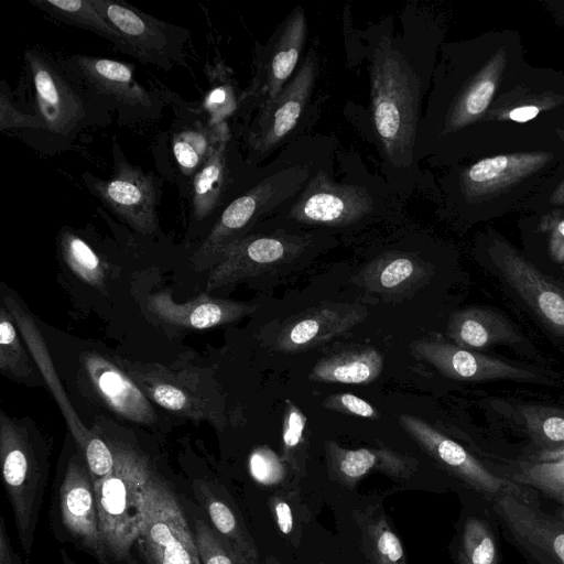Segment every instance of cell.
Segmentation results:
<instances>
[{"mask_svg": "<svg viewBox=\"0 0 564 564\" xmlns=\"http://www.w3.org/2000/svg\"><path fill=\"white\" fill-rule=\"evenodd\" d=\"M194 494L206 510L215 531L248 563L260 564L256 544L237 511L214 494L208 482L195 480Z\"/></svg>", "mask_w": 564, "mask_h": 564, "instance_id": "obj_31", "label": "cell"}, {"mask_svg": "<svg viewBox=\"0 0 564 564\" xmlns=\"http://www.w3.org/2000/svg\"><path fill=\"white\" fill-rule=\"evenodd\" d=\"M50 449L26 420L0 412V458L3 486L20 544L32 552L48 477Z\"/></svg>", "mask_w": 564, "mask_h": 564, "instance_id": "obj_2", "label": "cell"}, {"mask_svg": "<svg viewBox=\"0 0 564 564\" xmlns=\"http://www.w3.org/2000/svg\"><path fill=\"white\" fill-rule=\"evenodd\" d=\"M498 502L516 536L530 545L543 547L546 554L555 558V563L564 564L563 529L555 522L538 516L513 496L502 495Z\"/></svg>", "mask_w": 564, "mask_h": 564, "instance_id": "obj_28", "label": "cell"}, {"mask_svg": "<svg viewBox=\"0 0 564 564\" xmlns=\"http://www.w3.org/2000/svg\"><path fill=\"white\" fill-rule=\"evenodd\" d=\"M113 360L161 408L191 420L207 421L219 430L225 427L221 392L202 373L121 357Z\"/></svg>", "mask_w": 564, "mask_h": 564, "instance_id": "obj_6", "label": "cell"}, {"mask_svg": "<svg viewBox=\"0 0 564 564\" xmlns=\"http://www.w3.org/2000/svg\"><path fill=\"white\" fill-rule=\"evenodd\" d=\"M307 176L305 167H288L231 199L192 254L193 268L210 269L227 248L247 236L261 216L293 196Z\"/></svg>", "mask_w": 564, "mask_h": 564, "instance_id": "obj_5", "label": "cell"}, {"mask_svg": "<svg viewBox=\"0 0 564 564\" xmlns=\"http://www.w3.org/2000/svg\"><path fill=\"white\" fill-rule=\"evenodd\" d=\"M383 369L382 355L372 347H358L318 360L310 372L317 382L368 384Z\"/></svg>", "mask_w": 564, "mask_h": 564, "instance_id": "obj_27", "label": "cell"}, {"mask_svg": "<svg viewBox=\"0 0 564 564\" xmlns=\"http://www.w3.org/2000/svg\"><path fill=\"white\" fill-rule=\"evenodd\" d=\"M541 228L549 236V253L556 263H564V218L547 217Z\"/></svg>", "mask_w": 564, "mask_h": 564, "instance_id": "obj_46", "label": "cell"}, {"mask_svg": "<svg viewBox=\"0 0 564 564\" xmlns=\"http://www.w3.org/2000/svg\"><path fill=\"white\" fill-rule=\"evenodd\" d=\"M0 564H30L26 556L13 550L4 518L0 517Z\"/></svg>", "mask_w": 564, "mask_h": 564, "instance_id": "obj_48", "label": "cell"}, {"mask_svg": "<svg viewBox=\"0 0 564 564\" xmlns=\"http://www.w3.org/2000/svg\"><path fill=\"white\" fill-rule=\"evenodd\" d=\"M269 506L276 527L284 535H289L293 530V514L290 505L282 497L273 496L269 500Z\"/></svg>", "mask_w": 564, "mask_h": 564, "instance_id": "obj_47", "label": "cell"}, {"mask_svg": "<svg viewBox=\"0 0 564 564\" xmlns=\"http://www.w3.org/2000/svg\"><path fill=\"white\" fill-rule=\"evenodd\" d=\"M399 422L435 462L473 489L488 495L503 494L516 497L518 489L514 486L492 474L462 445L427 422L409 414H401Z\"/></svg>", "mask_w": 564, "mask_h": 564, "instance_id": "obj_19", "label": "cell"}, {"mask_svg": "<svg viewBox=\"0 0 564 564\" xmlns=\"http://www.w3.org/2000/svg\"><path fill=\"white\" fill-rule=\"evenodd\" d=\"M489 254L500 276L521 301L564 338V289L506 242L494 241Z\"/></svg>", "mask_w": 564, "mask_h": 564, "instance_id": "obj_14", "label": "cell"}, {"mask_svg": "<svg viewBox=\"0 0 564 564\" xmlns=\"http://www.w3.org/2000/svg\"><path fill=\"white\" fill-rule=\"evenodd\" d=\"M15 321L1 303L0 307V370L20 383L36 387L43 383L40 370L31 361V354L22 344V337Z\"/></svg>", "mask_w": 564, "mask_h": 564, "instance_id": "obj_33", "label": "cell"}, {"mask_svg": "<svg viewBox=\"0 0 564 564\" xmlns=\"http://www.w3.org/2000/svg\"><path fill=\"white\" fill-rule=\"evenodd\" d=\"M365 554L371 564H405L403 545L383 516L360 524Z\"/></svg>", "mask_w": 564, "mask_h": 564, "instance_id": "obj_36", "label": "cell"}, {"mask_svg": "<svg viewBox=\"0 0 564 564\" xmlns=\"http://www.w3.org/2000/svg\"><path fill=\"white\" fill-rule=\"evenodd\" d=\"M135 544L147 564H202L180 501L155 471L144 494L143 520Z\"/></svg>", "mask_w": 564, "mask_h": 564, "instance_id": "obj_7", "label": "cell"}, {"mask_svg": "<svg viewBox=\"0 0 564 564\" xmlns=\"http://www.w3.org/2000/svg\"><path fill=\"white\" fill-rule=\"evenodd\" d=\"M220 124L210 126L203 120L186 123L172 133L171 153L177 174L189 187L192 180L214 152L220 133Z\"/></svg>", "mask_w": 564, "mask_h": 564, "instance_id": "obj_30", "label": "cell"}, {"mask_svg": "<svg viewBox=\"0 0 564 564\" xmlns=\"http://www.w3.org/2000/svg\"><path fill=\"white\" fill-rule=\"evenodd\" d=\"M560 193H562V194H558V199L563 200L564 199V188H560Z\"/></svg>", "mask_w": 564, "mask_h": 564, "instance_id": "obj_54", "label": "cell"}, {"mask_svg": "<svg viewBox=\"0 0 564 564\" xmlns=\"http://www.w3.org/2000/svg\"><path fill=\"white\" fill-rule=\"evenodd\" d=\"M57 246L63 261L76 276L94 288L105 286L106 263L76 230L62 228Z\"/></svg>", "mask_w": 564, "mask_h": 564, "instance_id": "obj_34", "label": "cell"}, {"mask_svg": "<svg viewBox=\"0 0 564 564\" xmlns=\"http://www.w3.org/2000/svg\"><path fill=\"white\" fill-rule=\"evenodd\" d=\"M306 416L291 400L285 401L282 425L281 458L290 468L302 474L305 465Z\"/></svg>", "mask_w": 564, "mask_h": 564, "instance_id": "obj_38", "label": "cell"}, {"mask_svg": "<svg viewBox=\"0 0 564 564\" xmlns=\"http://www.w3.org/2000/svg\"><path fill=\"white\" fill-rule=\"evenodd\" d=\"M316 75L317 57L312 48L282 90L259 108L247 132L249 162L262 160L292 132L308 101Z\"/></svg>", "mask_w": 564, "mask_h": 564, "instance_id": "obj_11", "label": "cell"}, {"mask_svg": "<svg viewBox=\"0 0 564 564\" xmlns=\"http://www.w3.org/2000/svg\"><path fill=\"white\" fill-rule=\"evenodd\" d=\"M458 561H459V564H468V562L466 561V558L464 557V555L460 552H459Z\"/></svg>", "mask_w": 564, "mask_h": 564, "instance_id": "obj_52", "label": "cell"}, {"mask_svg": "<svg viewBox=\"0 0 564 564\" xmlns=\"http://www.w3.org/2000/svg\"><path fill=\"white\" fill-rule=\"evenodd\" d=\"M284 464L283 459L267 446L254 449L249 459L252 477L265 486H275L284 480L286 475Z\"/></svg>", "mask_w": 564, "mask_h": 564, "instance_id": "obj_43", "label": "cell"}, {"mask_svg": "<svg viewBox=\"0 0 564 564\" xmlns=\"http://www.w3.org/2000/svg\"><path fill=\"white\" fill-rule=\"evenodd\" d=\"M514 421L540 445L564 449V410L520 404Z\"/></svg>", "mask_w": 564, "mask_h": 564, "instance_id": "obj_35", "label": "cell"}, {"mask_svg": "<svg viewBox=\"0 0 564 564\" xmlns=\"http://www.w3.org/2000/svg\"><path fill=\"white\" fill-rule=\"evenodd\" d=\"M113 454V470L94 480L104 544L109 557H130L140 533L144 494L154 474L148 457L137 447L105 436Z\"/></svg>", "mask_w": 564, "mask_h": 564, "instance_id": "obj_3", "label": "cell"}, {"mask_svg": "<svg viewBox=\"0 0 564 564\" xmlns=\"http://www.w3.org/2000/svg\"><path fill=\"white\" fill-rule=\"evenodd\" d=\"M323 406L345 414H351L361 417L377 419L378 412L366 400L351 393L330 394L323 401Z\"/></svg>", "mask_w": 564, "mask_h": 564, "instance_id": "obj_45", "label": "cell"}, {"mask_svg": "<svg viewBox=\"0 0 564 564\" xmlns=\"http://www.w3.org/2000/svg\"><path fill=\"white\" fill-rule=\"evenodd\" d=\"M496 90L494 70L481 74L466 88L447 112L445 127L459 129L485 112Z\"/></svg>", "mask_w": 564, "mask_h": 564, "instance_id": "obj_37", "label": "cell"}, {"mask_svg": "<svg viewBox=\"0 0 564 564\" xmlns=\"http://www.w3.org/2000/svg\"><path fill=\"white\" fill-rule=\"evenodd\" d=\"M546 160L542 153L508 154L487 158L465 172L463 183L468 194H484L538 169Z\"/></svg>", "mask_w": 564, "mask_h": 564, "instance_id": "obj_29", "label": "cell"}, {"mask_svg": "<svg viewBox=\"0 0 564 564\" xmlns=\"http://www.w3.org/2000/svg\"><path fill=\"white\" fill-rule=\"evenodd\" d=\"M564 459V449H556L545 453L542 456V462H550V460H562Z\"/></svg>", "mask_w": 564, "mask_h": 564, "instance_id": "obj_50", "label": "cell"}, {"mask_svg": "<svg viewBox=\"0 0 564 564\" xmlns=\"http://www.w3.org/2000/svg\"><path fill=\"white\" fill-rule=\"evenodd\" d=\"M372 209V198L365 188L336 184L325 172L318 171L308 180L289 216L306 225L346 226Z\"/></svg>", "mask_w": 564, "mask_h": 564, "instance_id": "obj_17", "label": "cell"}, {"mask_svg": "<svg viewBox=\"0 0 564 564\" xmlns=\"http://www.w3.org/2000/svg\"><path fill=\"white\" fill-rule=\"evenodd\" d=\"M468 564H495L496 544L488 527L477 518H468L462 535V551Z\"/></svg>", "mask_w": 564, "mask_h": 564, "instance_id": "obj_40", "label": "cell"}, {"mask_svg": "<svg viewBox=\"0 0 564 564\" xmlns=\"http://www.w3.org/2000/svg\"><path fill=\"white\" fill-rule=\"evenodd\" d=\"M53 19L93 32L123 52L122 40L112 24L98 10L94 0H30Z\"/></svg>", "mask_w": 564, "mask_h": 564, "instance_id": "obj_32", "label": "cell"}, {"mask_svg": "<svg viewBox=\"0 0 564 564\" xmlns=\"http://www.w3.org/2000/svg\"><path fill=\"white\" fill-rule=\"evenodd\" d=\"M148 307L162 322L184 329H206L232 323L257 308L248 303L215 299L205 294L185 303H176L169 291L149 296Z\"/></svg>", "mask_w": 564, "mask_h": 564, "instance_id": "obj_23", "label": "cell"}, {"mask_svg": "<svg viewBox=\"0 0 564 564\" xmlns=\"http://www.w3.org/2000/svg\"><path fill=\"white\" fill-rule=\"evenodd\" d=\"M127 564H139L134 558L131 556L127 560Z\"/></svg>", "mask_w": 564, "mask_h": 564, "instance_id": "obj_53", "label": "cell"}, {"mask_svg": "<svg viewBox=\"0 0 564 564\" xmlns=\"http://www.w3.org/2000/svg\"><path fill=\"white\" fill-rule=\"evenodd\" d=\"M371 109L387 156L395 164L411 160L419 124L420 83L404 56L390 44L375 51L370 67Z\"/></svg>", "mask_w": 564, "mask_h": 564, "instance_id": "obj_4", "label": "cell"}, {"mask_svg": "<svg viewBox=\"0 0 564 564\" xmlns=\"http://www.w3.org/2000/svg\"><path fill=\"white\" fill-rule=\"evenodd\" d=\"M523 481L549 489H564V459L534 463L521 471Z\"/></svg>", "mask_w": 564, "mask_h": 564, "instance_id": "obj_44", "label": "cell"}, {"mask_svg": "<svg viewBox=\"0 0 564 564\" xmlns=\"http://www.w3.org/2000/svg\"><path fill=\"white\" fill-rule=\"evenodd\" d=\"M231 132L228 122H223L213 154L194 176L189 185V230L214 223L227 206L234 185L230 164Z\"/></svg>", "mask_w": 564, "mask_h": 564, "instance_id": "obj_20", "label": "cell"}, {"mask_svg": "<svg viewBox=\"0 0 564 564\" xmlns=\"http://www.w3.org/2000/svg\"><path fill=\"white\" fill-rule=\"evenodd\" d=\"M13 130L34 132L28 139V142H30L42 130V121L36 112H24L15 106L6 80H2L0 87V131Z\"/></svg>", "mask_w": 564, "mask_h": 564, "instance_id": "obj_42", "label": "cell"}, {"mask_svg": "<svg viewBox=\"0 0 564 564\" xmlns=\"http://www.w3.org/2000/svg\"><path fill=\"white\" fill-rule=\"evenodd\" d=\"M113 171L108 178L85 173L87 188L120 221L138 234L150 237L160 230L156 207L161 198V181L153 173L130 164L113 145Z\"/></svg>", "mask_w": 564, "mask_h": 564, "instance_id": "obj_8", "label": "cell"}, {"mask_svg": "<svg viewBox=\"0 0 564 564\" xmlns=\"http://www.w3.org/2000/svg\"><path fill=\"white\" fill-rule=\"evenodd\" d=\"M540 108L535 105H525L517 107L509 112V118L517 122H527L540 112Z\"/></svg>", "mask_w": 564, "mask_h": 564, "instance_id": "obj_49", "label": "cell"}, {"mask_svg": "<svg viewBox=\"0 0 564 564\" xmlns=\"http://www.w3.org/2000/svg\"><path fill=\"white\" fill-rule=\"evenodd\" d=\"M447 336L454 345L474 351L496 344L520 341V335L505 316L482 307L453 313L447 325Z\"/></svg>", "mask_w": 564, "mask_h": 564, "instance_id": "obj_26", "label": "cell"}, {"mask_svg": "<svg viewBox=\"0 0 564 564\" xmlns=\"http://www.w3.org/2000/svg\"><path fill=\"white\" fill-rule=\"evenodd\" d=\"M89 91L121 119L151 118L159 104L134 77L130 64L84 54L68 56Z\"/></svg>", "mask_w": 564, "mask_h": 564, "instance_id": "obj_13", "label": "cell"}, {"mask_svg": "<svg viewBox=\"0 0 564 564\" xmlns=\"http://www.w3.org/2000/svg\"><path fill=\"white\" fill-rule=\"evenodd\" d=\"M98 10L119 33L123 52L164 70L185 64L189 32L156 19L127 2L94 0Z\"/></svg>", "mask_w": 564, "mask_h": 564, "instance_id": "obj_10", "label": "cell"}, {"mask_svg": "<svg viewBox=\"0 0 564 564\" xmlns=\"http://www.w3.org/2000/svg\"><path fill=\"white\" fill-rule=\"evenodd\" d=\"M209 82L210 87L202 105L203 117L208 124L217 126L227 122V118L234 113L240 101L229 80L220 77L218 69H210Z\"/></svg>", "mask_w": 564, "mask_h": 564, "instance_id": "obj_39", "label": "cell"}, {"mask_svg": "<svg viewBox=\"0 0 564 564\" xmlns=\"http://www.w3.org/2000/svg\"><path fill=\"white\" fill-rule=\"evenodd\" d=\"M42 130L30 141L54 153L70 145L87 128L107 124L110 111L87 88L69 57L35 46L24 52Z\"/></svg>", "mask_w": 564, "mask_h": 564, "instance_id": "obj_1", "label": "cell"}, {"mask_svg": "<svg viewBox=\"0 0 564 564\" xmlns=\"http://www.w3.org/2000/svg\"><path fill=\"white\" fill-rule=\"evenodd\" d=\"M325 452L329 475L345 486H354L372 471L397 478L412 476L419 463L386 447L347 449L335 442H326Z\"/></svg>", "mask_w": 564, "mask_h": 564, "instance_id": "obj_24", "label": "cell"}, {"mask_svg": "<svg viewBox=\"0 0 564 564\" xmlns=\"http://www.w3.org/2000/svg\"><path fill=\"white\" fill-rule=\"evenodd\" d=\"M306 18L295 8L278 28L269 45L260 53L250 87L241 95V106L260 108L272 100L292 75L306 39Z\"/></svg>", "mask_w": 564, "mask_h": 564, "instance_id": "obj_16", "label": "cell"}, {"mask_svg": "<svg viewBox=\"0 0 564 564\" xmlns=\"http://www.w3.org/2000/svg\"><path fill=\"white\" fill-rule=\"evenodd\" d=\"M82 361L93 389L110 411L134 423L154 422L156 415L149 398L118 365L91 351L84 352Z\"/></svg>", "mask_w": 564, "mask_h": 564, "instance_id": "obj_21", "label": "cell"}, {"mask_svg": "<svg viewBox=\"0 0 564 564\" xmlns=\"http://www.w3.org/2000/svg\"><path fill=\"white\" fill-rule=\"evenodd\" d=\"M1 300L12 314L29 352L37 365L36 367L44 381L50 387L66 420L72 436L78 445L79 453L88 466L93 480L108 476L115 466L111 448L104 438L88 430L74 411L59 383L46 344L33 316L25 311L6 285L2 286Z\"/></svg>", "mask_w": 564, "mask_h": 564, "instance_id": "obj_9", "label": "cell"}, {"mask_svg": "<svg viewBox=\"0 0 564 564\" xmlns=\"http://www.w3.org/2000/svg\"><path fill=\"white\" fill-rule=\"evenodd\" d=\"M62 564H77L65 550H61Z\"/></svg>", "mask_w": 564, "mask_h": 564, "instance_id": "obj_51", "label": "cell"}, {"mask_svg": "<svg viewBox=\"0 0 564 564\" xmlns=\"http://www.w3.org/2000/svg\"><path fill=\"white\" fill-rule=\"evenodd\" d=\"M411 350L431 364L444 376L462 381L509 379L519 381H549L544 375L529 368L464 349L437 338L414 341Z\"/></svg>", "mask_w": 564, "mask_h": 564, "instance_id": "obj_18", "label": "cell"}, {"mask_svg": "<svg viewBox=\"0 0 564 564\" xmlns=\"http://www.w3.org/2000/svg\"><path fill=\"white\" fill-rule=\"evenodd\" d=\"M367 316L361 307L328 304L290 318L275 338V349L299 352L314 349L351 329Z\"/></svg>", "mask_w": 564, "mask_h": 564, "instance_id": "obj_22", "label": "cell"}, {"mask_svg": "<svg viewBox=\"0 0 564 564\" xmlns=\"http://www.w3.org/2000/svg\"><path fill=\"white\" fill-rule=\"evenodd\" d=\"M307 246L305 237L292 235L246 236L227 248L209 269L206 289L225 288L278 270L302 256Z\"/></svg>", "mask_w": 564, "mask_h": 564, "instance_id": "obj_12", "label": "cell"}, {"mask_svg": "<svg viewBox=\"0 0 564 564\" xmlns=\"http://www.w3.org/2000/svg\"><path fill=\"white\" fill-rule=\"evenodd\" d=\"M194 535L202 564H248L206 522L196 520Z\"/></svg>", "mask_w": 564, "mask_h": 564, "instance_id": "obj_41", "label": "cell"}, {"mask_svg": "<svg viewBox=\"0 0 564 564\" xmlns=\"http://www.w3.org/2000/svg\"><path fill=\"white\" fill-rule=\"evenodd\" d=\"M431 275L432 268L417 257L391 251L369 262L358 273L356 282L371 293L393 299L414 292Z\"/></svg>", "mask_w": 564, "mask_h": 564, "instance_id": "obj_25", "label": "cell"}, {"mask_svg": "<svg viewBox=\"0 0 564 564\" xmlns=\"http://www.w3.org/2000/svg\"><path fill=\"white\" fill-rule=\"evenodd\" d=\"M58 506L61 521L73 540L100 564H109L94 480L80 453L73 455L67 463L59 486Z\"/></svg>", "mask_w": 564, "mask_h": 564, "instance_id": "obj_15", "label": "cell"}]
</instances>
